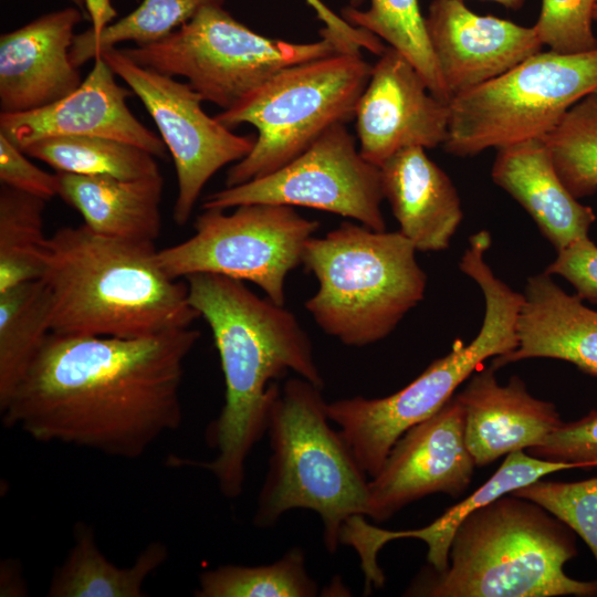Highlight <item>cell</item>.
Here are the masks:
<instances>
[{"mask_svg":"<svg viewBox=\"0 0 597 597\" xmlns=\"http://www.w3.org/2000/svg\"><path fill=\"white\" fill-rule=\"evenodd\" d=\"M495 370L482 366L455 395L464 409L465 443L476 467L535 447L563 423L554 404L533 397L517 376L501 386Z\"/></svg>","mask_w":597,"mask_h":597,"instance_id":"19","label":"cell"},{"mask_svg":"<svg viewBox=\"0 0 597 597\" xmlns=\"http://www.w3.org/2000/svg\"><path fill=\"white\" fill-rule=\"evenodd\" d=\"M316 12L318 19L324 22L322 32L329 35L343 52H355L366 49L374 54L380 55L386 46L375 34L355 28L342 17L332 11L322 0H305Z\"/></svg>","mask_w":597,"mask_h":597,"instance_id":"38","label":"cell"},{"mask_svg":"<svg viewBox=\"0 0 597 597\" xmlns=\"http://www.w3.org/2000/svg\"><path fill=\"white\" fill-rule=\"evenodd\" d=\"M576 555L574 531L540 504L509 493L469 514L453 535L448 567L422 569L405 595L597 596L596 580L564 572Z\"/></svg>","mask_w":597,"mask_h":597,"instance_id":"4","label":"cell"},{"mask_svg":"<svg viewBox=\"0 0 597 597\" xmlns=\"http://www.w3.org/2000/svg\"><path fill=\"white\" fill-rule=\"evenodd\" d=\"M226 0H142L139 6L98 34L88 29L75 34L71 61L76 67L105 50L124 42L147 45L168 36L207 6H223Z\"/></svg>","mask_w":597,"mask_h":597,"instance_id":"31","label":"cell"},{"mask_svg":"<svg viewBox=\"0 0 597 597\" xmlns=\"http://www.w3.org/2000/svg\"><path fill=\"white\" fill-rule=\"evenodd\" d=\"M545 272L566 279L582 301L597 305V245L588 237L557 251Z\"/></svg>","mask_w":597,"mask_h":597,"instance_id":"37","label":"cell"},{"mask_svg":"<svg viewBox=\"0 0 597 597\" xmlns=\"http://www.w3.org/2000/svg\"><path fill=\"white\" fill-rule=\"evenodd\" d=\"M28 155L0 133L1 185L50 200L60 193L57 174H50L34 164Z\"/></svg>","mask_w":597,"mask_h":597,"instance_id":"36","label":"cell"},{"mask_svg":"<svg viewBox=\"0 0 597 597\" xmlns=\"http://www.w3.org/2000/svg\"><path fill=\"white\" fill-rule=\"evenodd\" d=\"M464 431V409L455 395L430 418L407 430L369 479L366 516L383 522L434 493L460 496L476 467Z\"/></svg>","mask_w":597,"mask_h":597,"instance_id":"14","label":"cell"},{"mask_svg":"<svg viewBox=\"0 0 597 597\" xmlns=\"http://www.w3.org/2000/svg\"><path fill=\"white\" fill-rule=\"evenodd\" d=\"M593 19H594V21H597V2H596L595 6H594V10H593Z\"/></svg>","mask_w":597,"mask_h":597,"instance_id":"42","label":"cell"},{"mask_svg":"<svg viewBox=\"0 0 597 597\" xmlns=\"http://www.w3.org/2000/svg\"><path fill=\"white\" fill-rule=\"evenodd\" d=\"M596 0H542L534 30L549 50L575 54L597 49L593 31Z\"/></svg>","mask_w":597,"mask_h":597,"instance_id":"34","label":"cell"},{"mask_svg":"<svg viewBox=\"0 0 597 597\" xmlns=\"http://www.w3.org/2000/svg\"><path fill=\"white\" fill-rule=\"evenodd\" d=\"M494 1L505 8L517 10L520 9L525 0H491Z\"/></svg>","mask_w":597,"mask_h":597,"instance_id":"40","label":"cell"},{"mask_svg":"<svg viewBox=\"0 0 597 597\" xmlns=\"http://www.w3.org/2000/svg\"><path fill=\"white\" fill-rule=\"evenodd\" d=\"M384 198L400 232L417 251L447 249L463 213L460 197L449 176L422 147L405 148L380 167Z\"/></svg>","mask_w":597,"mask_h":597,"instance_id":"21","label":"cell"},{"mask_svg":"<svg viewBox=\"0 0 597 597\" xmlns=\"http://www.w3.org/2000/svg\"><path fill=\"white\" fill-rule=\"evenodd\" d=\"M449 114V103L431 93L412 63L387 46L355 109L359 151L380 167L401 149L436 148L446 142Z\"/></svg>","mask_w":597,"mask_h":597,"instance_id":"15","label":"cell"},{"mask_svg":"<svg viewBox=\"0 0 597 597\" xmlns=\"http://www.w3.org/2000/svg\"><path fill=\"white\" fill-rule=\"evenodd\" d=\"M322 389L300 376L280 388L270 411L271 455L253 524L266 528L291 510L314 511L333 554L344 531L366 516L369 476L331 426Z\"/></svg>","mask_w":597,"mask_h":597,"instance_id":"5","label":"cell"},{"mask_svg":"<svg viewBox=\"0 0 597 597\" xmlns=\"http://www.w3.org/2000/svg\"><path fill=\"white\" fill-rule=\"evenodd\" d=\"M469 275L480 286L485 301L482 326L471 343L455 342L450 353L432 362L392 395L327 402L331 421L338 426L369 479L378 473L397 440L440 410L485 359L517 347V320L524 295L496 277L486 262L474 264Z\"/></svg>","mask_w":597,"mask_h":597,"instance_id":"7","label":"cell"},{"mask_svg":"<svg viewBox=\"0 0 597 597\" xmlns=\"http://www.w3.org/2000/svg\"><path fill=\"white\" fill-rule=\"evenodd\" d=\"M317 583L306 568L301 547L290 548L272 564L222 565L200 573L197 597H314Z\"/></svg>","mask_w":597,"mask_h":597,"instance_id":"30","label":"cell"},{"mask_svg":"<svg viewBox=\"0 0 597 597\" xmlns=\"http://www.w3.org/2000/svg\"><path fill=\"white\" fill-rule=\"evenodd\" d=\"M67 1H70L74 7H77L84 13L85 19H86L84 0H67Z\"/></svg>","mask_w":597,"mask_h":597,"instance_id":"41","label":"cell"},{"mask_svg":"<svg viewBox=\"0 0 597 597\" xmlns=\"http://www.w3.org/2000/svg\"><path fill=\"white\" fill-rule=\"evenodd\" d=\"M348 3L342 11L347 23L375 34L398 50L418 70L431 93L450 102L418 0H348Z\"/></svg>","mask_w":597,"mask_h":597,"instance_id":"27","label":"cell"},{"mask_svg":"<svg viewBox=\"0 0 597 597\" xmlns=\"http://www.w3.org/2000/svg\"><path fill=\"white\" fill-rule=\"evenodd\" d=\"M491 176L527 211L556 251L588 237L596 214L565 187L544 138L498 148Z\"/></svg>","mask_w":597,"mask_h":597,"instance_id":"22","label":"cell"},{"mask_svg":"<svg viewBox=\"0 0 597 597\" xmlns=\"http://www.w3.org/2000/svg\"><path fill=\"white\" fill-rule=\"evenodd\" d=\"M308 43L261 35L223 6H207L158 42L122 49L137 64L181 76L222 111L238 104L281 70L343 52L325 33Z\"/></svg>","mask_w":597,"mask_h":597,"instance_id":"10","label":"cell"},{"mask_svg":"<svg viewBox=\"0 0 597 597\" xmlns=\"http://www.w3.org/2000/svg\"><path fill=\"white\" fill-rule=\"evenodd\" d=\"M23 151L55 169L81 176L137 179L160 172L156 157L135 145L101 136H55Z\"/></svg>","mask_w":597,"mask_h":597,"instance_id":"28","label":"cell"},{"mask_svg":"<svg viewBox=\"0 0 597 597\" xmlns=\"http://www.w3.org/2000/svg\"><path fill=\"white\" fill-rule=\"evenodd\" d=\"M517 320V347L492 367L527 358H554L597 377V311L566 293L546 272L527 280Z\"/></svg>","mask_w":597,"mask_h":597,"instance_id":"20","label":"cell"},{"mask_svg":"<svg viewBox=\"0 0 597 597\" xmlns=\"http://www.w3.org/2000/svg\"><path fill=\"white\" fill-rule=\"evenodd\" d=\"M371 70L360 51L298 63L216 115L230 129L250 124L258 130L252 150L228 169L226 187L272 174L328 128L354 118Z\"/></svg>","mask_w":597,"mask_h":597,"instance_id":"8","label":"cell"},{"mask_svg":"<svg viewBox=\"0 0 597 597\" xmlns=\"http://www.w3.org/2000/svg\"><path fill=\"white\" fill-rule=\"evenodd\" d=\"M50 334V296L41 279L0 293V409Z\"/></svg>","mask_w":597,"mask_h":597,"instance_id":"26","label":"cell"},{"mask_svg":"<svg viewBox=\"0 0 597 597\" xmlns=\"http://www.w3.org/2000/svg\"><path fill=\"white\" fill-rule=\"evenodd\" d=\"M511 493L540 504L565 523L585 541L597 562V476L577 482L540 479Z\"/></svg>","mask_w":597,"mask_h":597,"instance_id":"33","label":"cell"},{"mask_svg":"<svg viewBox=\"0 0 597 597\" xmlns=\"http://www.w3.org/2000/svg\"><path fill=\"white\" fill-rule=\"evenodd\" d=\"M596 2H597V0H596Z\"/></svg>","mask_w":597,"mask_h":597,"instance_id":"43","label":"cell"},{"mask_svg":"<svg viewBox=\"0 0 597 597\" xmlns=\"http://www.w3.org/2000/svg\"><path fill=\"white\" fill-rule=\"evenodd\" d=\"M186 327L140 338L51 333L0 409L2 423L35 441L135 460L184 419Z\"/></svg>","mask_w":597,"mask_h":597,"instance_id":"1","label":"cell"},{"mask_svg":"<svg viewBox=\"0 0 597 597\" xmlns=\"http://www.w3.org/2000/svg\"><path fill=\"white\" fill-rule=\"evenodd\" d=\"M93 61L87 76L67 96L25 113H0V133L22 150L43 138L86 135L122 140L165 158L163 139L140 123L126 103L132 91L117 84L102 54Z\"/></svg>","mask_w":597,"mask_h":597,"instance_id":"17","label":"cell"},{"mask_svg":"<svg viewBox=\"0 0 597 597\" xmlns=\"http://www.w3.org/2000/svg\"><path fill=\"white\" fill-rule=\"evenodd\" d=\"M553 164L568 191L576 198L597 191V92L572 106L543 137Z\"/></svg>","mask_w":597,"mask_h":597,"instance_id":"32","label":"cell"},{"mask_svg":"<svg viewBox=\"0 0 597 597\" xmlns=\"http://www.w3.org/2000/svg\"><path fill=\"white\" fill-rule=\"evenodd\" d=\"M425 23L451 98L502 75L543 46L534 27L479 15L463 0H433Z\"/></svg>","mask_w":597,"mask_h":597,"instance_id":"16","label":"cell"},{"mask_svg":"<svg viewBox=\"0 0 597 597\" xmlns=\"http://www.w3.org/2000/svg\"><path fill=\"white\" fill-rule=\"evenodd\" d=\"M597 92V49L537 52L449 102L443 148L471 157L489 148L543 138L577 102Z\"/></svg>","mask_w":597,"mask_h":597,"instance_id":"9","label":"cell"},{"mask_svg":"<svg viewBox=\"0 0 597 597\" xmlns=\"http://www.w3.org/2000/svg\"><path fill=\"white\" fill-rule=\"evenodd\" d=\"M85 14L92 23L88 29L93 34H98L111 25L117 17V11L112 0H84Z\"/></svg>","mask_w":597,"mask_h":597,"instance_id":"39","label":"cell"},{"mask_svg":"<svg viewBox=\"0 0 597 597\" xmlns=\"http://www.w3.org/2000/svg\"><path fill=\"white\" fill-rule=\"evenodd\" d=\"M74 542L50 580L49 597H142L146 579L168 558L163 542H151L128 567L108 561L100 549L95 532L78 522Z\"/></svg>","mask_w":597,"mask_h":597,"instance_id":"24","label":"cell"},{"mask_svg":"<svg viewBox=\"0 0 597 597\" xmlns=\"http://www.w3.org/2000/svg\"><path fill=\"white\" fill-rule=\"evenodd\" d=\"M195 233L158 250L157 259L172 279L214 273L256 284L266 297L284 305L286 275L302 264L307 241L320 223L294 207L250 203L234 208L202 209Z\"/></svg>","mask_w":597,"mask_h":597,"instance_id":"11","label":"cell"},{"mask_svg":"<svg viewBox=\"0 0 597 597\" xmlns=\"http://www.w3.org/2000/svg\"><path fill=\"white\" fill-rule=\"evenodd\" d=\"M588 469L580 463L554 462L535 458L524 451L509 453L495 473L472 494L449 507L439 519L423 528L410 531L379 530L380 544L396 538H419L428 545V562L434 570L448 567L453 535L461 522L473 511L520 488L554 472Z\"/></svg>","mask_w":597,"mask_h":597,"instance_id":"25","label":"cell"},{"mask_svg":"<svg viewBox=\"0 0 597 597\" xmlns=\"http://www.w3.org/2000/svg\"><path fill=\"white\" fill-rule=\"evenodd\" d=\"M154 242L98 234L84 223L49 237L41 280L51 333L140 338L190 327L186 282L166 274Z\"/></svg>","mask_w":597,"mask_h":597,"instance_id":"3","label":"cell"},{"mask_svg":"<svg viewBox=\"0 0 597 597\" xmlns=\"http://www.w3.org/2000/svg\"><path fill=\"white\" fill-rule=\"evenodd\" d=\"M45 202L1 185L0 293L41 277L49 241L44 233Z\"/></svg>","mask_w":597,"mask_h":597,"instance_id":"29","label":"cell"},{"mask_svg":"<svg viewBox=\"0 0 597 597\" xmlns=\"http://www.w3.org/2000/svg\"><path fill=\"white\" fill-rule=\"evenodd\" d=\"M77 7L44 13L0 36V113L34 111L67 96L82 83L71 61Z\"/></svg>","mask_w":597,"mask_h":597,"instance_id":"18","label":"cell"},{"mask_svg":"<svg viewBox=\"0 0 597 597\" xmlns=\"http://www.w3.org/2000/svg\"><path fill=\"white\" fill-rule=\"evenodd\" d=\"M384 199L380 168L362 156L345 124H336L272 174L210 193L202 209L250 203L306 207L385 231Z\"/></svg>","mask_w":597,"mask_h":597,"instance_id":"12","label":"cell"},{"mask_svg":"<svg viewBox=\"0 0 597 597\" xmlns=\"http://www.w3.org/2000/svg\"><path fill=\"white\" fill-rule=\"evenodd\" d=\"M100 54L142 101L172 157L178 182L172 217L184 226L210 178L244 158L255 137L237 135L209 116L201 106L203 98L188 83L137 64L122 49Z\"/></svg>","mask_w":597,"mask_h":597,"instance_id":"13","label":"cell"},{"mask_svg":"<svg viewBox=\"0 0 597 597\" xmlns=\"http://www.w3.org/2000/svg\"><path fill=\"white\" fill-rule=\"evenodd\" d=\"M526 451L543 460L597 468V409L576 421L562 423Z\"/></svg>","mask_w":597,"mask_h":597,"instance_id":"35","label":"cell"},{"mask_svg":"<svg viewBox=\"0 0 597 597\" xmlns=\"http://www.w3.org/2000/svg\"><path fill=\"white\" fill-rule=\"evenodd\" d=\"M56 174L59 196L81 213L92 231L140 242H155L159 237L165 185L160 172L137 179Z\"/></svg>","mask_w":597,"mask_h":597,"instance_id":"23","label":"cell"},{"mask_svg":"<svg viewBox=\"0 0 597 597\" xmlns=\"http://www.w3.org/2000/svg\"><path fill=\"white\" fill-rule=\"evenodd\" d=\"M400 232L342 222L312 237L302 265L318 281L305 302L318 327L342 344L363 347L387 337L425 297L427 275Z\"/></svg>","mask_w":597,"mask_h":597,"instance_id":"6","label":"cell"},{"mask_svg":"<svg viewBox=\"0 0 597 597\" xmlns=\"http://www.w3.org/2000/svg\"><path fill=\"white\" fill-rule=\"evenodd\" d=\"M188 298L209 325L224 378V404L206 431L216 455L199 461L175 455V467L207 470L227 499L244 486L247 461L266 434L270 411L280 391L277 379L292 370L323 388L312 342L295 315L242 281L214 273L186 277Z\"/></svg>","mask_w":597,"mask_h":597,"instance_id":"2","label":"cell"}]
</instances>
